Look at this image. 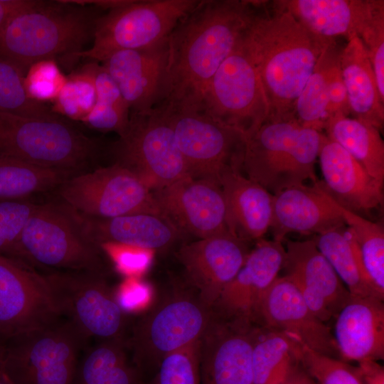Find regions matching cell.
<instances>
[{"label": "cell", "mask_w": 384, "mask_h": 384, "mask_svg": "<svg viewBox=\"0 0 384 384\" xmlns=\"http://www.w3.org/2000/svg\"><path fill=\"white\" fill-rule=\"evenodd\" d=\"M299 345V363L316 384H364L358 367Z\"/></svg>", "instance_id": "obj_39"}, {"label": "cell", "mask_w": 384, "mask_h": 384, "mask_svg": "<svg viewBox=\"0 0 384 384\" xmlns=\"http://www.w3.org/2000/svg\"><path fill=\"white\" fill-rule=\"evenodd\" d=\"M41 2L37 0H0V32L14 16L36 8Z\"/></svg>", "instance_id": "obj_49"}, {"label": "cell", "mask_w": 384, "mask_h": 384, "mask_svg": "<svg viewBox=\"0 0 384 384\" xmlns=\"http://www.w3.org/2000/svg\"><path fill=\"white\" fill-rule=\"evenodd\" d=\"M62 316L46 277L33 266L0 255V341L60 321Z\"/></svg>", "instance_id": "obj_14"}, {"label": "cell", "mask_w": 384, "mask_h": 384, "mask_svg": "<svg viewBox=\"0 0 384 384\" xmlns=\"http://www.w3.org/2000/svg\"><path fill=\"white\" fill-rule=\"evenodd\" d=\"M84 339L66 320L4 345L2 366L14 384H73Z\"/></svg>", "instance_id": "obj_10"}, {"label": "cell", "mask_w": 384, "mask_h": 384, "mask_svg": "<svg viewBox=\"0 0 384 384\" xmlns=\"http://www.w3.org/2000/svg\"><path fill=\"white\" fill-rule=\"evenodd\" d=\"M102 253L89 237L82 216L58 201L38 204L4 255L33 267L104 274Z\"/></svg>", "instance_id": "obj_4"}, {"label": "cell", "mask_w": 384, "mask_h": 384, "mask_svg": "<svg viewBox=\"0 0 384 384\" xmlns=\"http://www.w3.org/2000/svg\"><path fill=\"white\" fill-rule=\"evenodd\" d=\"M168 39L140 50L116 52L100 63L117 85L130 112H149L164 100Z\"/></svg>", "instance_id": "obj_20"}, {"label": "cell", "mask_w": 384, "mask_h": 384, "mask_svg": "<svg viewBox=\"0 0 384 384\" xmlns=\"http://www.w3.org/2000/svg\"><path fill=\"white\" fill-rule=\"evenodd\" d=\"M103 146L64 117L45 119L0 112V158L75 175L91 171Z\"/></svg>", "instance_id": "obj_5"}, {"label": "cell", "mask_w": 384, "mask_h": 384, "mask_svg": "<svg viewBox=\"0 0 384 384\" xmlns=\"http://www.w3.org/2000/svg\"><path fill=\"white\" fill-rule=\"evenodd\" d=\"M261 1L242 40L269 106L267 120L292 118L294 105L326 44L289 13Z\"/></svg>", "instance_id": "obj_2"}, {"label": "cell", "mask_w": 384, "mask_h": 384, "mask_svg": "<svg viewBox=\"0 0 384 384\" xmlns=\"http://www.w3.org/2000/svg\"><path fill=\"white\" fill-rule=\"evenodd\" d=\"M259 325L213 310L200 340L201 384H252V347Z\"/></svg>", "instance_id": "obj_15"}, {"label": "cell", "mask_w": 384, "mask_h": 384, "mask_svg": "<svg viewBox=\"0 0 384 384\" xmlns=\"http://www.w3.org/2000/svg\"><path fill=\"white\" fill-rule=\"evenodd\" d=\"M334 338L343 361L384 358V304L375 296H352L335 317Z\"/></svg>", "instance_id": "obj_24"}, {"label": "cell", "mask_w": 384, "mask_h": 384, "mask_svg": "<svg viewBox=\"0 0 384 384\" xmlns=\"http://www.w3.org/2000/svg\"><path fill=\"white\" fill-rule=\"evenodd\" d=\"M299 363L297 341L259 326L252 353V384H279Z\"/></svg>", "instance_id": "obj_32"}, {"label": "cell", "mask_w": 384, "mask_h": 384, "mask_svg": "<svg viewBox=\"0 0 384 384\" xmlns=\"http://www.w3.org/2000/svg\"><path fill=\"white\" fill-rule=\"evenodd\" d=\"M80 215L89 237L97 245L110 242L155 251L169 247L182 234L163 215L143 213L107 219Z\"/></svg>", "instance_id": "obj_28"}, {"label": "cell", "mask_w": 384, "mask_h": 384, "mask_svg": "<svg viewBox=\"0 0 384 384\" xmlns=\"http://www.w3.org/2000/svg\"><path fill=\"white\" fill-rule=\"evenodd\" d=\"M333 202L356 242L363 267L372 284L378 293L384 296L383 227L346 209L334 200Z\"/></svg>", "instance_id": "obj_36"}, {"label": "cell", "mask_w": 384, "mask_h": 384, "mask_svg": "<svg viewBox=\"0 0 384 384\" xmlns=\"http://www.w3.org/2000/svg\"><path fill=\"white\" fill-rule=\"evenodd\" d=\"M140 374L128 361L123 338L103 340L78 364L73 384H141Z\"/></svg>", "instance_id": "obj_33"}, {"label": "cell", "mask_w": 384, "mask_h": 384, "mask_svg": "<svg viewBox=\"0 0 384 384\" xmlns=\"http://www.w3.org/2000/svg\"><path fill=\"white\" fill-rule=\"evenodd\" d=\"M130 110L127 105L110 102L96 101L90 112L80 122L100 132H114L122 137L127 131Z\"/></svg>", "instance_id": "obj_46"}, {"label": "cell", "mask_w": 384, "mask_h": 384, "mask_svg": "<svg viewBox=\"0 0 384 384\" xmlns=\"http://www.w3.org/2000/svg\"><path fill=\"white\" fill-rule=\"evenodd\" d=\"M114 265L116 270L126 277L139 278L147 270L154 251L132 245L106 242L99 245Z\"/></svg>", "instance_id": "obj_45"}, {"label": "cell", "mask_w": 384, "mask_h": 384, "mask_svg": "<svg viewBox=\"0 0 384 384\" xmlns=\"http://www.w3.org/2000/svg\"><path fill=\"white\" fill-rule=\"evenodd\" d=\"M324 130L372 177L384 182V142L378 129L350 116H336L327 120Z\"/></svg>", "instance_id": "obj_31"}, {"label": "cell", "mask_w": 384, "mask_h": 384, "mask_svg": "<svg viewBox=\"0 0 384 384\" xmlns=\"http://www.w3.org/2000/svg\"><path fill=\"white\" fill-rule=\"evenodd\" d=\"M75 175L67 171L0 158V202L28 201L33 195L55 191Z\"/></svg>", "instance_id": "obj_35"}, {"label": "cell", "mask_w": 384, "mask_h": 384, "mask_svg": "<svg viewBox=\"0 0 384 384\" xmlns=\"http://www.w3.org/2000/svg\"><path fill=\"white\" fill-rule=\"evenodd\" d=\"M66 80L56 61L47 60L37 62L28 69L24 85L31 98L43 102L54 101Z\"/></svg>", "instance_id": "obj_43"}, {"label": "cell", "mask_w": 384, "mask_h": 384, "mask_svg": "<svg viewBox=\"0 0 384 384\" xmlns=\"http://www.w3.org/2000/svg\"><path fill=\"white\" fill-rule=\"evenodd\" d=\"M340 56L341 54L334 61L328 75L327 120L336 116H350L347 92L340 67Z\"/></svg>", "instance_id": "obj_47"}, {"label": "cell", "mask_w": 384, "mask_h": 384, "mask_svg": "<svg viewBox=\"0 0 384 384\" xmlns=\"http://www.w3.org/2000/svg\"><path fill=\"white\" fill-rule=\"evenodd\" d=\"M110 151L115 163L132 171L152 191L189 176L173 130L157 108L130 112L126 132Z\"/></svg>", "instance_id": "obj_11"}, {"label": "cell", "mask_w": 384, "mask_h": 384, "mask_svg": "<svg viewBox=\"0 0 384 384\" xmlns=\"http://www.w3.org/2000/svg\"><path fill=\"white\" fill-rule=\"evenodd\" d=\"M260 3L200 0L177 23L168 38L166 88L160 105L199 108L208 84L241 38Z\"/></svg>", "instance_id": "obj_1"}, {"label": "cell", "mask_w": 384, "mask_h": 384, "mask_svg": "<svg viewBox=\"0 0 384 384\" xmlns=\"http://www.w3.org/2000/svg\"><path fill=\"white\" fill-rule=\"evenodd\" d=\"M213 309L185 292L170 296L146 314L134 327L129 339L135 368L155 372L167 355L201 340Z\"/></svg>", "instance_id": "obj_7"}, {"label": "cell", "mask_w": 384, "mask_h": 384, "mask_svg": "<svg viewBox=\"0 0 384 384\" xmlns=\"http://www.w3.org/2000/svg\"><path fill=\"white\" fill-rule=\"evenodd\" d=\"M24 78L16 67L0 59V112L37 119L60 117L43 102L28 96Z\"/></svg>", "instance_id": "obj_38"}, {"label": "cell", "mask_w": 384, "mask_h": 384, "mask_svg": "<svg viewBox=\"0 0 384 384\" xmlns=\"http://www.w3.org/2000/svg\"><path fill=\"white\" fill-rule=\"evenodd\" d=\"M279 384H316V383L304 370L299 363Z\"/></svg>", "instance_id": "obj_51"}, {"label": "cell", "mask_w": 384, "mask_h": 384, "mask_svg": "<svg viewBox=\"0 0 384 384\" xmlns=\"http://www.w3.org/2000/svg\"><path fill=\"white\" fill-rule=\"evenodd\" d=\"M284 248V276L320 320L335 318L351 295L314 240H288Z\"/></svg>", "instance_id": "obj_19"}, {"label": "cell", "mask_w": 384, "mask_h": 384, "mask_svg": "<svg viewBox=\"0 0 384 384\" xmlns=\"http://www.w3.org/2000/svg\"><path fill=\"white\" fill-rule=\"evenodd\" d=\"M38 206L30 201L0 202V255L15 243Z\"/></svg>", "instance_id": "obj_44"}, {"label": "cell", "mask_w": 384, "mask_h": 384, "mask_svg": "<svg viewBox=\"0 0 384 384\" xmlns=\"http://www.w3.org/2000/svg\"><path fill=\"white\" fill-rule=\"evenodd\" d=\"M341 50L336 39L326 44L297 98L292 117L302 127L323 132L327 121L328 75Z\"/></svg>", "instance_id": "obj_34"}, {"label": "cell", "mask_w": 384, "mask_h": 384, "mask_svg": "<svg viewBox=\"0 0 384 384\" xmlns=\"http://www.w3.org/2000/svg\"><path fill=\"white\" fill-rule=\"evenodd\" d=\"M0 384H14L4 371L2 363H0Z\"/></svg>", "instance_id": "obj_52"}, {"label": "cell", "mask_w": 384, "mask_h": 384, "mask_svg": "<svg viewBox=\"0 0 384 384\" xmlns=\"http://www.w3.org/2000/svg\"><path fill=\"white\" fill-rule=\"evenodd\" d=\"M96 92L91 78L80 69L67 78L52 111L73 120L81 121L93 108Z\"/></svg>", "instance_id": "obj_40"}, {"label": "cell", "mask_w": 384, "mask_h": 384, "mask_svg": "<svg viewBox=\"0 0 384 384\" xmlns=\"http://www.w3.org/2000/svg\"><path fill=\"white\" fill-rule=\"evenodd\" d=\"M340 67L350 116L381 131L384 124V101L380 97L368 53L358 36L348 40L342 48Z\"/></svg>", "instance_id": "obj_29"}, {"label": "cell", "mask_w": 384, "mask_h": 384, "mask_svg": "<svg viewBox=\"0 0 384 384\" xmlns=\"http://www.w3.org/2000/svg\"><path fill=\"white\" fill-rule=\"evenodd\" d=\"M247 241L225 233L183 245L177 257L198 297L213 309L223 289L243 265L249 252Z\"/></svg>", "instance_id": "obj_18"}, {"label": "cell", "mask_w": 384, "mask_h": 384, "mask_svg": "<svg viewBox=\"0 0 384 384\" xmlns=\"http://www.w3.org/2000/svg\"><path fill=\"white\" fill-rule=\"evenodd\" d=\"M284 259L282 242L265 238L257 241L239 272L222 291L213 310L226 318L256 324L260 302L279 276Z\"/></svg>", "instance_id": "obj_21"}, {"label": "cell", "mask_w": 384, "mask_h": 384, "mask_svg": "<svg viewBox=\"0 0 384 384\" xmlns=\"http://www.w3.org/2000/svg\"><path fill=\"white\" fill-rule=\"evenodd\" d=\"M255 323L281 331L319 353L339 357L330 329L314 314L297 287L284 275L278 276L264 294Z\"/></svg>", "instance_id": "obj_17"}, {"label": "cell", "mask_w": 384, "mask_h": 384, "mask_svg": "<svg viewBox=\"0 0 384 384\" xmlns=\"http://www.w3.org/2000/svg\"><path fill=\"white\" fill-rule=\"evenodd\" d=\"M242 36L212 77L198 109L247 140L267 121L269 106Z\"/></svg>", "instance_id": "obj_9"}, {"label": "cell", "mask_w": 384, "mask_h": 384, "mask_svg": "<svg viewBox=\"0 0 384 384\" xmlns=\"http://www.w3.org/2000/svg\"><path fill=\"white\" fill-rule=\"evenodd\" d=\"M200 0H119L98 18L91 46L75 55L101 63L113 53L146 48L169 38Z\"/></svg>", "instance_id": "obj_6"}, {"label": "cell", "mask_w": 384, "mask_h": 384, "mask_svg": "<svg viewBox=\"0 0 384 384\" xmlns=\"http://www.w3.org/2000/svg\"><path fill=\"white\" fill-rule=\"evenodd\" d=\"M325 137L322 132L300 127L284 164L277 192L292 186L304 184L307 180L313 183L317 181L315 162Z\"/></svg>", "instance_id": "obj_37"}, {"label": "cell", "mask_w": 384, "mask_h": 384, "mask_svg": "<svg viewBox=\"0 0 384 384\" xmlns=\"http://www.w3.org/2000/svg\"><path fill=\"white\" fill-rule=\"evenodd\" d=\"M200 340L167 355L149 384H201Z\"/></svg>", "instance_id": "obj_41"}, {"label": "cell", "mask_w": 384, "mask_h": 384, "mask_svg": "<svg viewBox=\"0 0 384 384\" xmlns=\"http://www.w3.org/2000/svg\"><path fill=\"white\" fill-rule=\"evenodd\" d=\"M55 191L60 201L85 217L107 219L143 213L165 215L153 191L115 162L71 176Z\"/></svg>", "instance_id": "obj_12"}, {"label": "cell", "mask_w": 384, "mask_h": 384, "mask_svg": "<svg viewBox=\"0 0 384 384\" xmlns=\"http://www.w3.org/2000/svg\"><path fill=\"white\" fill-rule=\"evenodd\" d=\"M301 127L293 118L267 120L246 140L242 173L276 193L284 164Z\"/></svg>", "instance_id": "obj_27"}, {"label": "cell", "mask_w": 384, "mask_h": 384, "mask_svg": "<svg viewBox=\"0 0 384 384\" xmlns=\"http://www.w3.org/2000/svg\"><path fill=\"white\" fill-rule=\"evenodd\" d=\"M4 346L2 345V343L0 341V363H2L3 355H4Z\"/></svg>", "instance_id": "obj_53"}, {"label": "cell", "mask_w": 384, "mask_h": 384, "mask_svg": "<svg viewBox=\"0 0 384 384\" xmlns=\"http://www.w3.org/2000/svg\"><path fill=\"white\" fill-rule=\"evenodd\" d=\"M321 182L326 193L341 206L358 214L383 205V183L372 177L338 143L326 135L321 145Z\"/></svg>", "instance_id": "obj_23"}, {"label": "cell", "mask_w": 384, "mask_h": 384, "mask_svg": "<svg viewBox=\"0 0 384 384\" xmlns=\"http://www.w3.org/2000/svg\"><path fill=\"white\" fill-rule=\"evenodd\" d=\"M117 302L127 313L145 307L151 297V289L137 277H126L119 286L116 295Z\"/></svg>", "instance_id": "obj_48"}, {"label": "cell", "mask_w": 384, "mask_h": 384, "mask_svg": "<svg viewBox=\"0 0 384 384\" xmlns=\"http://www.w3.org/2000/svg\"><path fill=\"white\" fill-rule=\"evenodd\" d=\"M171 127L188 174L220 183L228 169L241 170L246 139L202 110L161 105L156 107Z\"/></svg>", "instance_id": "obj_8"}, {"label": "cell", "mask_w": 384, "mask_h": 384, "mask_svg": "<svg viewBox=\"0 0 384 384\" xmlns=\"http://www.w3.org/2000/svg\"><path fill=\"white\" fill-rule=\"evenodd\" d=\"M343 224L320 181L311 186H292L273 194L270 230L275 241L282 242L292 233L314 236Z\"/></svg>", "instance_id": "obj_22"}, {"label": "cell", "mask_w": 384, "mask_h": 384, "mask_svg": "<svg viewBox=\"0 0 384 384\" xmlns=\"http://www.w3.org/2000/svg\"><path fill=\"white\" fill-rule=\"evenodd\" d=\"M153 194L162 213L181 233L199 239L230 233L225 198L216 181L188 176Z\"/></svg>", "instance_id": "obj_16"}, {"label": "cell", "mask_w": 384, "mask_h": 384, "mask_svg": "<svg viewBox=\"0 0 384 384\" xmlns=\"http://www.w3.org/2000/svg\"><path fill=\"white\" fill-rule=\"evenodd\" d=\"M312 239L351 295L375 296L384 299L368 276L356 242L345 224L314 235Z\"/></svg>", "instance_id": "obj_30"}, {"label": "cell", "mask_w": 384, "mask_h": 384, "mask_svg": "<svg viewBox=\"0 0 384 384\" xmlns=\"http://www.w3.org/2000/svg\"><path fill=\"white\" fill-rule=\"evenodd\" d=\"M62 316L86 341L123 338L127 313L117 302L103 273L55 271L46 274Z\"/></svg>", "instance_id": "obj_13"}, {"label": "cell", "mask_w": 384, "mask_h": 384, "mask_svg": "<svg viewBox=\"0 0 384 384\" xmlns=\"http://www.w3.org/2000/svg\"><path fill=\"white\" fill-rule=\"evenodd\" d=\"M358 368L364 384H384V368L378 361H362Z\"/></svg>", "instance_id": "obj_50"}, {"label": "cell", "mask_w": 384, "mask_h": 384, "mask_svg": "<svg viewBox=\"0 0 384 384\" xmlns=\"http://www.w3.org/2000/svg\"><path fill=\"white\" fill-rule=\"evenodd\" d=\"M103 11L82 1H41L11 18L0 32V59L24 76L39 61H75V55L92 42Z\"/></svg>", "instance_id": "obj_3"}, {"label": "cell", "mask_w": 384, "mask_h": 384, "mask_svg": "<svg viewBox=\"0 0 384 384\" xmlns=\"http://www.w3.org/2000/svg\"><path fill=\"white\" fill-rule=\"evenodd\" d=\"M220 184L230 233L247 242L264 238L271 225L273 194L235 168L222 174Z\"/></svg>", "instance_id": "obj_26"}, {"label": "cell", "mask_w": 384, "mask_h": 384, "mask_svg": "<svg viewBox=\"0 0 384 384\" xmlns=\"http://www.w3.org/2000/svg\"><path fill=\"white\" fill-rule=\"evenodd\" d=\"M358 38L368 53L380 97L384 101V1H378Z\"/></svg>", "instance_id": "obj_42"}, {"label": "cell", "mask_w": 384, "mask_h": 384, "mask_svg": "<svg viewBox=\"0 0 384 384\" xmlns=\"http://www.w3.org/2000/svg\"><path fill=\"white\" fill-rule=\"evenodd\" d=\"M378 0H277L271 4L289 13L314 35L325 39L359 36Z\"/></svg>", "instance_id": "obj_25"}]
</instances>
